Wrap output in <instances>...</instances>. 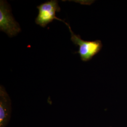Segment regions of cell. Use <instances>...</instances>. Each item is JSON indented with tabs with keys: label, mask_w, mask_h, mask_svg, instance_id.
<instances>
[{
	"label": "cell",
	"mask_w": 127,
	"mask_h": 127,
	"mask_svg": "<svg viewBox=\"0 0 127 127\" xmlns=\"http://www.w3.org/2000/svg\"><path fill=\"white\" fill-rule=\"evenodd\" d=\"M0 30L9 37L16 36L21 31L19 24L12 16L9 5L3 0L0 1Z\"/></svg>",
	"instance_id": "cell-1"
},
{
	"label": "cell",
	"mask_w": 127,
	"mask_h": 127,
	"mask_svg": "<svg viewBox=\"0 0 127 127\" xmlns=\"http://www.w3.org/2000/svg\"><path fill=\"white\" fill-rule=\"evenodd\" d=\"M71 33V40L73 44L79 46L77 53L79 54L81 59L83 61H87L91 59L101 49V41H86L82 40L79 35L75 34L71 29L70 25H67Z\"/></svg>",
	"instance_id": "cell-2"
},
{
	"label": "cell",
	"mask_w": 127,
	"mask_h": 127,
	"mask_svg": "<svg viewBox=\"0 0 127 127\" xmlns=\"http://www.w3.org/2000/svg\"><path fill=\"white\" fill-rule=\"evenodd\" d=\"M37 8L39 10V13L35 19V23L41 27H45L54 19L62 21L66 25H67V23L56 16V12H60L61 10L58 0H51L46 1L38 6Z\"/></svg>",
	"instance_id": "cell-3"
},
{
	"label": "cell",
	"mask_w": 127,
	"mask_h": 127,
	"mask_svg": "<svg viewBox=\"0 0 127 127\" xmlns=\"http://www.w3.org/2000/svg\"><path fill=\"white\" fill-rule=\"evenodd\" d=\"M11 113V101L4 87L0 86V127L9 123Z\"/></svg>",
	"instance_id": "cell-4"
}]
</instances>
